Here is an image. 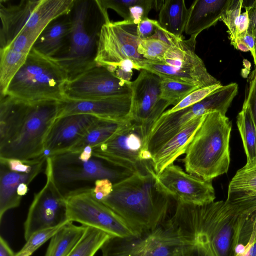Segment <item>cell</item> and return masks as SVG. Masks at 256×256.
I'll use <instances>...</instances> for the list:
<instances>
[{"mask_svg":"<svg viewBox=\"0 0 256 256\" xmlns=\"http://www.w3.org/2000/svg\"><path fill=\"white\" fill-rule=\"evenodd\" d=\"M256 210V194L228 195L204 205L177 202L166 221L194 256H235L241 228Z\"/></svg>","mask_w":256,"mask_h":256,"instance_id":"obj_1","label":"cell"},{"mask_svg":"<svg viewBox=\"0 0 256 256\" xmlns=\"http://www.w3.org/2000/svg\"><path fill=\"white\" fill-rule=\"evenodd\" d=\"M61 102H24L0 96V158L30 160L44 154Z\"/></svg>","mask_w":256,"mask_h":256,"instance_id":"obj_2","label":"cell"},{"mask_svg":"<svg viewBox=\"0 0 256 256\" xmlns=\"http://www.w3.org/2000/svg\"><path fill=\"white\" fill-rule=\"evenodd\" d=\"M170 198L158 184L151 160H148L142 168L114 184L112 192L101 202L140 236L166 221Z\"/></svg>","mask_w":256,"mask_h":256,"instance_id":"obj_3","label":"cell"},{"mask_svg":"<svg viewBox=\"0 0 256 256\" xmlns=\"http://www.w3.org/2000/svg\"><path fill=\"white\" fill-rule=\"evenodd\" d=\"M232 127L220 112L206 114L182 160L186 172L207 181L227 173Z\"/></svg>","mask_w":256,"mask_h":256,"instance_id":"obj_4","label":"cell"},{"mask_svg":"<svg viewBox=\"0 0 256 256\" xmlns=\"http://www.w3.org/2000/svg\"><path fill=\"white\" fill-rule=\"evenodd\" d=\"M46 164L56 186L66 198L93 189L98 180L107 178L114 184L133 173L94 156L91 147L78 152L68 151L46 155Z\"/></svg>","mask_w":256,"mask_h":256,"instance_id":"obj_5","label":"cell"},{"mask_svg":"<svg viewBox=\"0 0 256 256\" xmlns=\"http://www.w3.org/2000/svg\"><path fill=\"white\" fill-rule=\"evenodd\" d=\"M68 80L56 58L32 48L11 80L6 95L28 102H62L66 100L64 88Z\"/></svg>","mask_w":256,"mask_h":256,"instance_id":"obj_6","label":"cell"},{"mask_svg":"<svg viewBox=\"0 0 256 256\" xmlns=\"http://www.w3.org/2000/svg\"><path fill=\"white\" fill-rule=\"evenodd\" d=\"M75 0H22L16 4L0 0V47L21 34L36 40L56 19L70 14Z\"/></svg>","mask_w":256,"mask_h":256,"instance_id":"obj_7","label":"cell"},{"mask_svg":"<svg viewBox=\"0 0 256 256\" xmlns=\"http://www.w3.org/2000/svg\"><path fill=\"white\" fill-rule=\"evenodd\" d=\"M95 0H75L70 14V29L67 48L56 58L66 71L69 80L96 65L95 58L102 25V19L92 24V10Z\"/></svg>","mask_w":256,"mask_h":256,"instance_id":"obj_8","label":"cell"},{"mask_svg":"<svg viewBox=\"0 0 256 256\" xmlns=\"http://www.w3.org/2000/svg\"><path fill=\"white\" fill-rule=\"evenodd\" d=\"M196 37L191 36L184 40L183 36H175L162 61L142 60L139 64L140 70H146L160 78H170L199 88L219 83L195 52Z\"/></svg>","mask_w":256,"mask_h":256,"instance_id":"obj_9","label":"cell"},{"mask_svg":"<svg viewBox=\"0 0 256 256\" xmlns=\"http://www.w3.org/2000/svg\"><path fill=\"white\" fill-rule=\"evenodd\" d=\"M66 201L69 222L98 229L114 237L138 236L121 217L95 198L93 189L70 195Z\"/></svg>","mask_w":256,"mask_h":256,"instance_id":"obj_10","label":"cell"},{"mask_svg":"<svg viewBox=\"0 0 256 256\" xmlns=\"http://www.w3.org/2000/svg\"><path fill=\"white\" fill-rule=\"evenodd\" d=\"M137 26V24L124 20L104 23L99 36L96 64L110 70L121 62L130 59L140 70V62L146 59L138 52L141 40Z\"/></svg>","mask_w":256,"mask_h":256,"instance_id":"obj_11","label":"cell"},{"mask_svg":"<svg viewBox=\"0 0 256 256\" xmlns=\"http://www.w3.org/2000/svg\"><path fill=\"white\" fill-rule=\"evenodd\" d=\"M45 174L46 184L34 194L24 224L26 240L38 232L69 222L67 218L66 198L56 186L50 168L46 163Z\"/></svg>","mask_w":256,"mask_h":256,"instance_id":"obj_12","label":"cell"},{"mask_svg":"<svg viewBox=\"0 0 256 256\" xmlns=\"http://www.w3.org/2000/svg\"><path fill=\"white\" fill-rule=\"evenodd\" d=\"M143 150L147 149L140 126L131 120L106 141L92 148V154L114 166L134 172L146 161L140 158Z\"/></svg>","mask_w":256,"mask_h":256,"instance_id":"obj_13","label":"cell"},{"mask_svg":"<svg viewBox=\"0 0 256 256\" xmlns=\"http://www.w3.org/2000/svg\"><path fill=\"white\" fill-rule=\"evenodd\" d=\"M160 81L156 74L142 70L136 78L131 82L132 120L140 126L146 149L152 126L170 106L161 98Z\"/></svg>","mask_w":256,"mask_h":256,"instance_id":"obj_14","label":"cell"},{"mask_svg":"<svg viewBox=\"0 0 256 256\" xmlns=\"http://www.w3.org/2000/svg\"><path fill=\"white\" fill-rule=\"evenodd\" d=\"M131 82L122 80L106 68L96 64L68 80L64 96L66 100H89L128 94H132Z\"/></svg>","mask_w":256,"mask_h":256,"instance_id":"obj_15","label":"cell"},{"mask_svg":"<svg viewBox=\"0 0 256 256\" xmlns=\"http://www.w3.org/2000/svg\"><path fill=\"white\" fill-rule=\"evenodd\" d=\"M157 179L163 190L177 202L204 205L214 202L216 198L212 181L188 174L174 164L164 169Z\"/></svg>","mask_w":256,"mask_h":256,"instance_id":"obj_16","label":"cell"},{"mask_svg":"<svg viewBox=\"0 0 256 256\" xmlns=\"http://www.w3.org/2000/svg\"><path fill=\"white\" fill-rule=\"evenodd\" d=\"M132 94L89 100L61 102L58 118L74 114H87L118 122L132 120Z\"/></svg>","mask_w":256,"mask_h":256,"instance_id":"obj_17","label":"cell"},{"mask_svg":"<svg viewBox=\"0 0 256 256\" xmlns=\"http://www.w3.org/2000/svg\"><path fill=\"white\" fill-rule=\"evenodd\" d=\"M98 118L74 114L56 119L46 137L44 149L52 156L69 151L84 136Z\"/></svg>","mask_w":256,"mask_h":256,"instance_id":"obj_18","label":"cell"},{"mask_svg":"<svg viewBox=\"0 0 256 256\" xmlns=\"http://www.w3.org/2000/svg\"><path fill=\"white\" fill-rule=\"evenodd\" d=\"M182 243L166 220L153 231L130 238V256H174Z\"/></svg>","mask_w":256,"mask_h":256,"instance_id":"obj_19","label":"cell"},{"mask_svg":"<svg viewBox=\"0 0 256 256\" xmlns=\"http://www.w3.org/2000/svg\"><path fill=\"white\" fill-rule=\"evenodd\" d=\"M204 115L190 121L174 137L162 146L152 156L151 162L158 176L174 160L185 154L186 148L200 126Z\"/></svg>","mask_w":256,"mask_h":256,"instance_id":"obj_20","label":"cell"},{"mask_svg":"<svg viewBox=\"0 0 256 256\" xmlns=\"http://www.w3.org/2000/svg\"><path fill=\"white\" fill-rule=\"evenodd\" d=\"M232 0H196L188 8L184 32L198 36L220 20Z\"/></svg>","mask_w":256,"mask_h":256,"instance_id":"obj_21","label":"cell"},{"mask_svg":"<svg viewBox=\"0 0 256 256\" xmlns=\"http://www.w3.org/2000/svg\"><path fill=\"white\" fill-rule=\"evenodd\" d=\"M46 161L30 172L11 170L0 164V221L8 210L18 207L22 197L18 194L21 184L30 183L42 172Z\"/></svg>","mask_w":256,"mask_h":256,"instance_id":"obj_22","label":"cell"},{"mask_svg":"<svg viewBox=\"0 0 256 256\" xmlns=\"http://www.w3.org/2000/svg\"><path fill=\"white\" fill-rule=\"evenodd\" d=\"M70 24V14L56 19L42 32L32 48L46 56L58 58L67 48Z\"/></svg>","mask_w":256,"mask_h":256,"instance_id":"obj_23","label":"cell"},{"mask_svg":"<svg viewBox=\"0 0 256 256\" xmlns=\"http://www.w3.org/2000/svg\"><path fill=\"white\" fill-rule=\"evenodd\" d=\"M159 10L158 22L160 26L176 37L182 36L188 12L185 1L162 0Z\"/></svg>","mask_w":256,"mask_h":256,"instance_id":"obj_24","label":"cell"},{"mask_svg":"<svg viewBox=\"0 0 256 256\" xmlns=\"http://www.w3.org/2000/svg\"><path fill=\"white\" fill-rule=\"evenodd\" d=\"M86 228L68 222L49 240L44 256H68L80 241Z\"/></svg>","mask_w":256,"mask_h":256,"instance_id":"obj_25","label":"cell"},{"mask_svg":"<svg viewBox=\"0 0 256 256\" xmlns=\"http://www.w3.org/2000/svg\"><path fill=\"white\" fill-rule=\"evenodd\" d=\"M127 122L98 118L90 126L82 138L69 151L78 152L87 147L92 148L99 145L114 136Z\"/></svg>","mask_w":256,"mask_h":256,"instance_id":"obj_26","label":"cell"},{"mask_svg":"<svg viewBox=\"0 0 256 256\" xmlns=\"http://www.w3.org/2000/svg\"><path fill=\"white\" fill-rule=\"evenodd\" d=\"M29 53L10 46L0 48V96L6 94L11 80L24 64Z\"/></svg>","mask_w":256,"mask_h":256,"instance_id":"obj_27","label":"cell"},{"mask_svg":"<svg viewBox=\"0 0 256 256\" xmlns=\"http://www.w3.org/2000/svg\"><path fill=\"white\" fill-rule=\"evenodd\" d=\"M236 124L246 156V166L256 164V128L248 105L244 103Z\"/></svg>","mask_w":256,"mask_h":256,"instance_id":"obj_28","label":"cell"},{"mask_svg":"<svg viewBox=\"0 0 256 256\" xmlns=\"http://www.w3.org/2000/svg\"><path fill=\"white\" fill-rule=\"evenodd\" d=\"M112 237L101 230L87 226L82 236L68 256H94Z\"/></svg>","mask_w":256,"mask_h":256,"instance_id":"obj_29","label":"cell"},{"mask_svg":"<svg viewBox=\"0 0 256 256\" xmlns=\"http://www.w3.org/2000/svg\"><path fill=\"white\" fill-rule=\"evenodd\" d=\"M256 194V164L238 170L229 184L228 195Z\"/></svg>","mask_w":256,"mask_h":256,"instance_id":"obj_30","label":"cell"},{"mask_svg":"<svg viewBox=\"0 0 256 256\" xmlns=\"http://www.w3.org/2000/svg\"><path fill=\"white\" fill-rule=\"evenodd\" d=\"M161 98L170 105L177 104L190 92L199 88L196 86L166 78H160Z\"/></svg>","mask_w":256,"mask_h":256,"instance_id":"obj_31","label":"cell"},{"mask_svg":"<svg viewBox=\"0 0 256 256\" xmlns=\"http://www.w3.org/2000/svg\"><path fill=\"white\" fill-rule=\"evenodd\" d=\"M170 46L166 42L154 36L141 40L138 48V52L146 60L160 62Z\"/></svg>","mask_w":256,"mask_h":256,"instance_id":"obj_32","label":"cell"},{"mask_svg":"<svg viewBox=\"0 0 256 256\" xmlns=\"http://www.w3.org/2000/svg\"><path fill=\"white\" fill-rule=\"evenodd\" d=\"M66 224L34 234L28 240H26V244L20 250L16 253V256H31L34 252L49 240Z\"/></svg>","mask_w":256,"mask_h":256,"instance_id":"obj_33","label":"cell"},{"mask_svg":"<svg viewBox=\"0 0 256 256\" xmlns=\"http://www.w3.org/2000/svg\"><path fill=\"white\" fill-rule=\"evenodd\" d=\"M222 86L220 82L216 84L197 89L190 92L177 104L165 111L166 114L174 112L196 104Z\"/></svg>","mask_w":256,"mask_h":256,"instance_id":"obj_34","label":"cell"},{"mask_svg":"<svg viewBox=\"0 0 256 256\" xmlns=\"http://www.w3.org/2000/svg\"><path fill=\"white\" fill-rule=\"evenodd\" d=\"M160 0H134L129 8V21L138 24L148 18L150 10L153 8H160Z\"/></svg>","mask_w":256,"mask_h":256,"instance_id":"obj_35","label":"cell"},{"mask_svg":"<svg viewBox=\"0 0 256 256\" xmlns=\"http://www.w3.org/2000/svg\"><path fill=\"white\" fill-rule=\"evenodd\" d=\"M129 238H110L100 248L102 256H130Z\"/></svg>","mask_w":256,"mask_h":256,"instance_id":"obj_36","label":"cell"},{"mask_svg":"<svg viewBox=\"0 0 256 256\" xmlns=\"http://www.w3.org/2000/svg\"><path fill=\"white\" fill-rule=\"evenodd\" d=\"M242 0H232L230 5L223 13L220 20H222L228 28L230 40L234 38L236 21L241 14L243 7Z\"/></svg>","mask_w":256,"mask_h":256,"instance_id":"obj_37","label":"cell"},{"mask_svg":"<svg viewBox=\"0 0 256 256\" xmlns=\"http://www.w3.org/2000/svg\"><path fill=\"white\" fill-rule=\"evenodd\" d=\"M248 84L244 103L248 105L256 128V66L248 76Z\"/></svg>","mask_w":256,"mask_h":256,"instance_id":"obj_38","label":"cell"},{"mask_svg":"<svg viewBox=\"0 0 256 256\" xmlns=\"http://www.w3.org/2000/svg\"><path fill=\"white\" fill-rule=\"evenodd\" d=\"M253 234L254 235L256 241V210L245 220L242 224L239 234L238 244L246 245Z\"/></svg>","mask_w":256,"mask_h":256,"instance_id":"obj_39","label":"cell"},{"mask_svg":"<svg viewBox=\"0 0 256 256\" xmlns=\"http://www.w3.org/2000/svg\"><path fill=\"white\" fill-rule=\"evenodd\" d=\"M140 70L137 64L132 60L126 59L110 70L118 78L126 82H131L133 70Z\"/></svg>","mask_w":256,"mask_h":256,"instance_id":"obj_40","label":"cell"},{"mask_svg":"<svg viewBox=\"0 0 256 256\" xmlns=\"http://www.w3.org/2000/svg\"><path fill=\"white\" fill-rule=\"evenodd\" d=\"M113 183L108 179L102 178L94 182L93 193L95 198L101 201L106 198L112 192Z\"/></svg>","mask_w":256,"mask_h":256,"instance_id":"obj_41","label":"cell"},{"mask_svg":"<svg viewBox=\"0 0 256 256\" xmlns=\"http://www.w3.org/2000/svg\"><path fill=\"white\" fill-rule=\"evenodd\" d=\"M156 20L148 18L142 20L137 26V32L139 38L142 40L152 36L156 28Z\"/></svg>","mask_w":256,"mask_h":256,"instance_id":"obj_42","label":"cell"},{"mask_svg":"<svg viewBox=\"0 0 256 256\" xmlns=\"http://www.w3.org/2000/svg\"><path fill=\"white\" fill-rule=\"evenodd\" d=\"M243 7L247 12L249 18V26L248 33L252 36L256 44V0L248 4L244 0L242 2Z\"/></svg>","mask_w":256,"mask_h":256,"instance_id":"obj_43","label":"cell"},{"mask_svg":"<svg viewBox=\"0 0 256 256\" xmlns=\"http://www.w3.org/2000/svg\"><path fill=\"white\" fill-rule=\"evenodd\" d=\"M249 26V18L246 11L241 13L236 23V33L234 38L230 40L232 42L236 38H240L248 33Z\"/></svg>","mask_w":256,"mask_h":256,"instance_id":"obj_44","label":"cell"},{"mask_svg":"<svg viewBox=\"0 0 256 256\" xmlns=\"http://www.w3.org/2000/svg\"><path fill=\"white\" fill-rule=\"evenodd\" d=\"M16 254L6 240L0 236V256H16Z\"/></svg>","mask_w":256,"mask_h":256,"instance_id":"obj_45","label":"cell"},{"mask_svg":"<svg viewBox=\"0 0 256 256\" xmlns=\"http://www.w3.org/2000/svg\"><path fill=\"white\" fill-rule=\"evenodd\" d=\"M237 38H240L246 44L254 58V56L255 41L253 36L247 33L242 36Z\"/></svg>","mask_w":256,"mask_h":256,"instance_id":"obj_46","label":"cell"},{"mask_svg":"<svg viewBox=\"0 0 256 256\" xmlns=\"http://www.w3.org/2000/svg\"><path fill=\"white\" fill-rule=\"evenodd\" d=\"M247 250L244 254L239 256H256V240L252 237L246 245Z\"/></svg>","mask_w":256,"mask_h":256,"instance_id":"obj_47","label":"cell"},{"mask_svg":"<svg viewBox=\"0 0 256 256\" xmlns=\"http://www.w3.org/2000/svg\"><path fill=\"white\" fill-rule=\"evenodd\" d=\"M253 58H254V63L255 64V66H256V44L255 46V48H254V56Z\"/></svg>","mask_w":256,"mask_h":256,"instance_id":"obj_48","label":"cell"},{"mask_svg":"<svg viewBox=\"0 0 256 256\" xmlns=\"http://www.w3.org/2000/svg\"><path fill=\"white\" fill-rule=\"evenodd\" d=\"M174 256H181L177 255V254H174Z\"/></svg>","mask_w":256,"mask_h":256,"instance_id":"obj_49","label":"cell"}]
</instances>
